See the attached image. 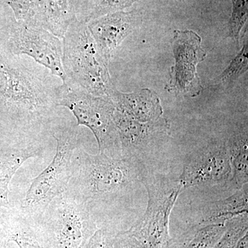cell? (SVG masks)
Wrapping results in <instances>:
<instances>
[{
  "label": "cell",
  "mask_w": 248,
  "mask_h": 248,
  "mask_svg": "<svg viewBox=\"0 0 248 248\" xmlns=\"http://www.w3.org/2000/svg\"><path fill=\"white\" fill-rule=\"evenodd\" d=\"M142 171L141 164L135 160L104 153L93 155L78 148L64 194L84 205L93 215L98 205L129 195L140 182Z\"/></svg>",
  "instance_id": "6da1fadb"
},
{
  "label": "cell",
  "mask_w": 248,
  "mask_h": 248,
  "mask_svg": "<svg viewBox=\"0 0 248 248\" xmlns=\"http://www.w3.org/2000/svg\"><path fill=\"white\" fill-rule=\"evenodd\" d=\"M62 65L67 81L96 97L110 98L116 89L87 23L76 18L63 37Z\"/></svg>",
  "instance_id": "7a4b0ae2"
},
{
  "label": "cell",
  "mask_w": 248,
  "mask_h": 248,
  "mask_svg": "<svg viewBox=\"0 0 248 248\" xmlns=\"http://www.w3.org/2000/svg\"><path fill=\"white\" fill-rule=\"evenodd\" d=\"M78 125L51 126L57 150L51 163L34 179L19 208L39 215L56 197L66 192L73 169V156L80 145Z\"/></svg>",
  "instance_id": "3957f363"
},
{
  "label": "cell",
  "mask_w": 248,
  "mask_h": 248,
  "mask_svg": "<svg viewBox=\"0 0 248 248\" xmlns=\"http://www.w3.org/2000/svg\"><path fill=\"white\" fill-rule=\"evenodd\" d=\"M146 187L148 201L146 211L129 231L146 248H169L170 217L183 187L179 179L142 171L140 180Z\"/></svg>",
  "instance_id": "277c9868"
},
{
  "label": "cell",
  "mask_w": 248,
  "mask_h": 248,
  "mask_svg": "<svg viewBox=\"0 0 248 248\" xmlns=\"http://www.w3.org/2000/svg\"><path fill=\"white\" fill-rule=\"evenodd\" d=\"M58 106L73 112L78 126L84 125L91 130L97 140L99 153L122 156L114 120L115 107L110 98L96 97L66 81L59 86Z\"/></svg>",
  "instance_id": "5b68a950"
},
{
  "label": "cell",
  "mask_w": 248,
  "mask_h": 248,
  "mask_svg": "<svg viewBox=\"0 0 248 248\" xmlns=\"http://www.w3.org/2000/svg\"><path fill=\"white\" fill-rule=\"evenodd\" d=\"M202 37L192 30H176L171 43L175 63L169 72L165 86L176 96L196 97L203 91L197 67L204 61L207 53L202 46Z\"/></svg>",
  "instance_id": "8992f818"
},
{
  "label": "cell",
  "mask_w": 248,
  "mask_h": 248,
  "mask_svg": "<svg viewBox=\"0 0 248 248\" xmlns=\"http://www.w3.org/2000/svg\"><path fill=\"white\" fill-rule=\"evenodd\" d=\"M40 215L53 228L57 248H81L94 226L86 207L66 194L54 199Z\"/></svg>",
  "instance_id": "52a82bcc"
},
{
  "label": "cell",
  "mask_w": 248,
  "mask_h": 248,
  "mask_svg": "<svg viewBox=\"0 0 248 248\" xmlns=\"http://www.w3.org/2000/svg\"><path fill=\"white\" fill-rule=\"evenodd\" d=\"M232 169L226 142L214 141L191 153L179 178L183 188L231 181Z\"/></svg>",
  "instance_id": "ba28073f"
},
{
  "label": "cell",
  "mask_w": 248,
  "mask_h": 248,
  "mask_svg": "<svg viewBox=\"0 0 248 248\" xmlns=\"http://www.w3.org/2000/svg\"><path fill=\"white\" fill-rule=\"evenodd\" d=\"M114 120L120 140L121 155L139 163L144 155L160 146L170 136V125L164 117L143 123L115 109Z\"/></svg>",
  "instance_id": "9c48e42d"
},
{
  "label": "cell",
  "mask_w": 248,
  "mask_h": 248,
  "mask_svg": "<svg viewBox=\"0 0 248 248\" xmlns=\"http://www.w3.org/2000/svg\"><path fill=\"white\" fill-rule=\"evenodd\" d=\"M11 47L16 55L31 57L62 82H66L62 65L61 41L45 28L35 24H19L11 37Z\"/></svg>",
  "instance_id": "30bf717a"
},
{
  "label": "cell",
  "mask_w": 248,
  "mask_h": 248,
  "mask_svg": "<svg viewBox=\"0 0 248 248\" xmlns=\"http://www.w3.org/2000/svg\"><path fill=\"white\" fill-rule=\"evenodd\" d=\"M143 22L140 11H117L90 21L87 24L102 58L108 64L114 51L125 37Z\"/></svg>",
  "instance_id": "8fae6325"
},
{
  "label": "cell",
  "mask_w": 248,
  "mask_h": 248,
  "mask_svg": "<svg viewBox=\"0 0 248 248\" xmlns=\"http://www.w3.org/2000/svg\"><path fill=\"white\" fill-rule=\"evenodd\" d=\"M45 146L40 138H24L0 150V208H11L9 185L15 174L27 160L40 157Z\"/></svg>",
  "instance_id": "7c38bea8"
},
{
  "label": "cell",
  "mask_w": 248,
  "mask_h": 248,
  "mask_svg": "<svg viewBox=\"0 0 248 248\" xmlns=\"http://www.w3.org/2000/svg\"><path fill=\"white\" fill-rule=\"evenodd\" d=\"M110 99L116 110L143 123L159 120L164 114L159 97L150 89L124 93L116 89Z\"/></svg>",
  "instance_id": "4fadbf2b"
},
{
  "label": "cell",
  "mask_w": 248,
  "mask_h": 248,
  "mask_svg": "<svg viewBox=\"0 0 248 248\" xmlns=\"http://www.w3.org/2000/svg\"><path fill=\"white\" fill-rule=\"evenodd\" d=\"M247 185L238 189L229 197L204 205L200 210L199 224L226 223L237 217L248 215Z\"/></svg>",
  "instance_id": "5bb4252c"
},
{
  "label": "cell",
  "mask_w": 248,
  "mask_h": 248,
  "mask_svg": "<svg viewBox=\"0 0 248 248\" xmlns=\"http://www.w3.org/2000/svg\"><path fill=\"white\" fill-rule=\"evenodd\" d=\"M39 25L59 39H63L76 19L71 0H39Z\"/></svg>",
  "instance_id": "9a60e30c"
},
{
  "label": "cell",
  "mask_w": 248,
  "mask_h": 248,
  "mask_svg": "<svg viewBox=\"0 0 248 248\" xmlns=\"http://www.w3.org/2000/svg\"><path fill=\"white\" fill-rule=\"evenodd\" d=\"M227 229L226 223L197 224L172 239L169 248H213Z\"/></svg>",
  "instance_id": "2e32d148"
},
{
  "label": "cell",
  "mask_w": 248,
  "mask_h": 248,
  "mask_svg": "<svg viewBox=\"0 0 248 248\" xmlns=\"http://www.w3.org/2000/svg\"><path fill=\"white\" fill-rule=\"evenodd\" d=\"M226 143L232 169V177L230 182L238 190L248 184L247 128L238 130L232 134Z\"/></svg>",
  "instance_id": "e0dca14e"
},
{
  "label": "cell",
  "mask_w": 248,
  "mask_h": 248,
  "mask_svg": "<svg viewBox=\"0 0 248 248\" xmlns=\"http://www.w3.org/2000/svg\"><path fill=\"white\" fill-rule=\"evenodd\" d=\"M6 217L9 222V241L19 248H45L29 225L30 215L20 208H6Z\"/></svg>",
  "instance_id": "ac0fdd59"
},
{
  "label": "cell",
  "mask_w": 248,
  "mask_h": 248,
  "mask_svg": "<svg viewBox=\"0 0 248 248\" xmlns=\"http://www.w3.org/2000/svg\"><path fill=\"white\" fill-rule=\"evenodd\" d=\"M248 229V215L227 222V229L221 239L213 248H235Z\"/></svg>",
  "instance_id": "d6986e66"
},
{
  "label": "cell",
  "mask_w": 248,
  "mask_h": 248,
  "mask_svg": "<svg viewBox=\"0 0 248 248\" xmlns=\"http://www.w3.org/2000/svg\"><path fill=\"white\" fill-rule=\"evenodd\" d=\"M232 14L229 21V36L239 44L240 33L247 22L248 0H231Z\"/></svg>",
  "instance_id": "ffe728a7"
},
{
  "label": "cell",
  "mask_w": 248,
  "mask_h": 248,
  "mask_svg": "<svg viewBox=\"0 0 248 248\" xmlns=\"http://www.w3.org/2000/svg\"><path fill=\"white\" fill-rule=\"evenodd\" d=\"M248 42L244 44L239 53L235 57L228 68L218 77V82L222 84H229L234 82L245 72L248 71Z\"/></svg>",
  "instance_id": "44dd1931"
},
{
  "label": "cell",
  "mask_w": 248,
  "mask_h": 248,
  "mask_svg": "<svg viewBox=\"0 0 248 248\" xmlns=\"http://www.w3.org/2000/svg\"><path fill=\"white\" fill-rule=\"evenodd\" d=\"M138 1L140 0H101L100 1H98L92 12L86 18L84 22L88 23L105 15L124 11Z\"/></svg>",
  "instance_id": "7402d4cb"
},
{
  "label": "cell",
  "mask_w": 248,
  "mask_h": 248,
  "mask_svg": "<svg viewBox=\"0 0 248 248\" xmlns=\"http://www.w3.org/2000/svg\"><path fill=\"white\" fill-rule=\"evenodd\" d=\"M114 238L107 228H101L94 232L85 248H113Z\"/></svg>",
  "instance_id": "603a6c76"
},
{
  "label": "cell",
  "mask_w": 248,
  "mask_h": 248,
  "mask_svg": "<svg viewBox=\"0 0 248 248\" xmlns=\"http://www.w3.org/2000/svg\"><path fill=\"white\" fill-rule=\"evenodd\" d=\"M113 248H146L130 231L122 232L115 236Z\"/></svg>",
  "instance_id": "cb8c5ba5"
},
{
  "label": "cell",
  "mask_w": 248,
  "mask_h": 248,
  "mask_svg": "<svg viewBox=\"0 0 248 248\" xmlns=\"http://www.w3.org/2000/svg\"><path fill=\"white\" fill-rule=\"evenodd\" d=\"M235 248H248V234H246L239 240Z\"/></svg>",
  "instance_id": "d4e9b609"
},
{
  "label": "cell",
  "mask_w": 248,
  "mask_h": 248,
  "mask_svg": "<svg viewBox=\"0 0 248 248\" xmlns=\"http://www.w3.org/2000/svg\"><path fill=\"white\" fill-rule=\"evenodd\" d=\"M173 1H180V2H184L186 0H173Z\"/></svg>",
  "instance_id": "484cf974"
}]
</instances>
